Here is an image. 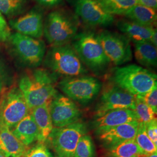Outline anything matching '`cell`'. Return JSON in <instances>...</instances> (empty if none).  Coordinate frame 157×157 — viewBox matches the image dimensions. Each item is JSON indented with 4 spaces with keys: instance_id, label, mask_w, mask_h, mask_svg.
I'll return each instance as SVG.
<instances>
[{
    "instance_id": "obj_1",
    "label": "cell",
    "mask_w": 157,
    "mask_h": 157,
    "mask_svg": "<svg viewBox=\"0 0 157 157\" xmlns=\"http://www.w3.org/2000/svg\"><path fill=\"white\" fill-rule=\"evenodd\" d=\"M56 75L38 68L24 74L19 82V89L30 110L50 102L57 94Z\"/></svg>"
},
{
    "instance_id": "obj_2",
    "label": "cell",
    "mask_w": 157,
    "mask_h": 157,
    "mask_svg": "<svg viewBox=\"0 0 157 157\" xmlns=\"http://www.w3.org/2000/svg\"><path fill=\"white\" fill-rule=\"evenodd\" d=\"M112 80L116 86L134 96L146 94L157 86L155 73L134 64L114 68Z\"/></svg>"
},
{
    "instance_id": "obj_3",
    "label": "cell",
    "mask_w": 157,
    "mask_h": 157,
    "mask_svg": "<svg viewBox=\"0 0 157 157\" xmlns=\"http://www.w3.org/2000/svg\"><path fill=\"white\" fill-rule=\"evenodd\" d=\"M72 47L82 62L97 74L104 73L109 67L108 58L97 34L92 32L78 33L74 38Z\"/></svg>"
},
{
    "instance_id": "obj_4",
    "label": "cell",
    "mask_w": 157,
    "mask_h": 157,
    "mask_svg": "<svg viewBox=\"0 0 157 157\" xmlns=\"http://www.w3.org/2000/svg\"><path fill=\"white\" fill-rule=\"evenodd\" d=\"M44 64L52 73L65 78L76 77L87 73L83 63L72 46L69 44L51 47L45 56Z\"/></svg>"
},
{
    "instance_id": "obj_5",
    "label": "cell",
    "mask_w": 157,
    "mask_h": 157,
    "mask_svg": "<svg viewBox=\"0 0 157 157\" xmlns=\"http://www.w3.org/2000/svg\"><path fill=\"white\" fill-rule=\"evenodd\" d=\"M78 31L76 17L61 10L50 12L44 23L43 34L51 47L68 44L78 34Z\"/></svg>"
},
{
    "instance_id": "obj_6",
    "label": "cell",
    "mask_w": 157,
    "mask_h": 157,
    "mask_svg": "<svg viewBox=\"0 0 157 157\" xmlns=\"http://www.w3.org/2000/svg\"><path fill=\"white\" fill-rule=\"evenodd\" d=\"M86 124L78 121L62 128H54L47 140L55 157H74L80 137L87 133Z\"/></svg>"
},
{
    "instance_id": "obj_7",
    "label": "cell",
    "mask_w": 157,
    "mask_h": 157,
    "mask_svg": "<svg viewBox=\"0 0 157 157\" xmlns=\"http://www.w3.org/2000/svg\"><path fill=\"white\" fill-rule=\"evenodd\" d=\"M58 86L68 98L82 104L93 100L102 88L98 78L86 75L65 78L59 82Z\"/></svg>"
},
{
    "instance_id": "obj_8",
    "label": "cell",
    "mask_w": 157,
    "mask_h": 157,
    "mask_svg": "<svg viewBox=\"0 0 157 157\" xmlns=\"http://www.w3.org/2000/svg\"><path fill=\"white\" fill-rule=\"evenodd\" d=\"M30 112L22 92L16 86L4 92L0 99V123L12 129Z\"/></svg>"
},
{
    "instance_id": "obj_9",
    "label": "cell",
    "mask_w": 157,
    "mask_h": 157,
    "mask_svg": "<svg viewBox=\"0 0 157 157\" xmlns=\"http://www.w3.org/2000/svg\"><path fill=\"white\" fill-rule=\"evenodd\" d=\"M9 40L17 56L26 65L37 67L43 62L45 45L42 40L17 32L11 34Z\"/></svg>"
},
{
    "instance_id": "obj_10",
    "label": "cell",
    "mask_w": 157,
    "mask_h": 157,
    "mask_svg": "<svg viewBox=\"0 0 157 157\" xmlns=\"http://www.w3.org/2000/svg\"><path fill=\"white\" fill-rule=\"evenodd\" d=\"M97 35L108 58L115 65H123L132 59L130 40L125 36L108 30Z\"/></svg>"
},
{
    "instance_id": "obj_11",
    "label": "cell",
    "mask_w": 157,
    "mask_h": 157,
    "mask_svg": "<svg viewBox=\"0 0 157 157\" xmlns=\"http://www.w3.org/2000/svg\"><path fill=\"white\" fill-rule=\"evenodd\" d=\"M50 113L54 128H62L76 123L82 115L73 100L58 93L50 102Z\"/></svg>"
},
{
    "instance_id": "obj_12",
    "label": "cell",
    "mask_w": 157,
    "mask_h": 157,
    "mask_svg": "<svg viewBox=\"0 0 157 157\" xmlns=\"http://www.w3.org/2000/svg\"><path fill=\"white\" fill-rule=\"evenodd\" d=\"M73 4L77 15L89 26H107L115 21L98 0H73Z\"/></svg>"
},
{
    "instance_id": "obj_13",
    "label": "cell",
    "mask_w": 157,
    "mask_h": 157,
    "mask_svg": "<svg viewBox=\"0 0 157 157\" xmlns=\"http://www.w3.org/2000/svg\"><path fill=\"white\" fill-rule=\"evenodd\" d=\"M135 108V96L115 85L108 87L102 93L95 108V118L112 110L119 109L134 110Z\"/></svg>"
},
{
    "instance_id": "obj_14",
    "label": "cell",
    "mask_w": 157,
    "mask_h": 157,
    "mask_svg": "<svg viewBox=\"0 0 157 157\" xmlns=\"http://www.w3.org/2000/svg\"><path fill=\"white\" fill-rule=\"evenodd\" d=\"M10 24L17 33L34 39H40L43 35V15L37 9H34L18 18L11 19Z\"/></svg>"
},
{
    "instance_id": "obj_15",
    "label": "cell",
    "mask_w": 157,
    "mask_h": 157,
    "mask_svg": "<svg viewBox=\"0 0 157 157\" xmlns=\"http://www.w3.org/2000/svg\"><path fill=\"white\" fill-rule=\"evenodd\" d=\"M139 124V122L135 121L113 127L97 135L101 144L108 150L124 141L135 139Z\"/></svg>"
},
{
    "instance_id": "obj_16",
    "label": "cell",
    "mask_w": 157,
    "mask_h": 157,
    "mask_svg": "<svg viewBox=\"0 0 157 157\" xmlns=\"http://www.w3.org/2000/svg\"><path fill=\"white\" fill-rule=\"evenodd\" d=\"M137 121L135 112L130 109H119L110 111L100 117L95 118L93 128L96 135L122 124Z\"/></svg>"
},
{
    "instance_id": "obj_17",
    "label": "cell",
    "mask_w": 157,
    "mask_h": 157,
    "mask_svg": "<svg viewBox=\"0 0 157 157\" xmlns=\"http://www.w3.org/2000/svg\"><path fill=\"white\" fill-rule=\"evenodd\" d=\"M117 26L130 41L137 42H151L154 34L157 33L154 28L146 26L129 20L119 21Z\"/></svg>"
},
{
    "instance_id": "obj_18",
    "label": "cell",
    "mask_w": 157,
    "mask_h": 157,
    "mask_svg": "<svg viewBox=\"0 0 157 157\" xmlns=\"http://www.w3.org/2000/svg\"><path fill=\"white\" fill-rule=\"evenodd\" d=\"M0 151L6 157H24L28 147L17 139L11 129L0 123Z\"/></svg>"
},
{
    "instance_id": "obj_19",
    "label": "cell",
    "mask_w": 157,
    "mask_h": 157,
    "mask_svg": "<svg viewBox=\"0 0 157 157\" xmlns=\"http://www.w3.org/2000/svg\"><path fill=\"white\" fill-rule=\"evenodd\" d=\"M50 102L30 110L39 130L37 141L40 143H45L54 128L50 113Z\"/></svg>"
},
{
    "instance_id": "obj_20",
    "label": "cell",
    "mask_w": 157,
    "mask_h": 157,
    "mask_svg": "<svg viewBox=\"0 0 157 157\" xmlns=\"http://www.w3.org/2000/svg\"><path fill=\"white\" fill-rule=\"evenodd\" d=\"M11 130L17 139L27 147L38 139L39 130L30 112Z\"/></svg>"
},
{
    "instance_id": "obj_21",
    "label": "cell",
    "mask_w": 157,
    "mask_h": 157,
    "mask_svg": "<svg viewBox=\"0 0 157 157\" xmlns=\"http://www.w3.org/2000/svg\"><path fill=\"white\" fill-rule=\"evenodd\" d=\"M124 16L129 21L146 26L154 28L157 25L156 11L139 4L133 6Z\"/></svg>"
},
{
    "instance_id": "obj_22",
    "label": "cell",
    "mask_w": 157,
    "mask_h": 157,
    "mask_svg": "<svg viewBox=\"0 0 157 157\" xmlns=\"http://www.w3.org/2000/svg\"><path fill=\"white\" fill-rule=\"evenodd\" d=\"M134 43L135 58L137 61L145 67H157V47L150 42Z\"/></svg>"
},
{
    "instance_id": "obj_23",
    "label": "cell",
    "mask_w": 157,
    "mask_h": 157,
    "mask_svg": "<svg viewBox=\"0 0 157 157\" xmlns=\"http://www.w3.org/2000/svg\"><path fill=\"white\" fill-rule=\"evenodd\" d=\"M108 150V155L113 157H141L146 155L135 139L124 141Z\"/></svg>"
},
{
    "instance_id": "obj_24",
    "label": "cell",
    "mask_w": 157,
    "mask_h": 157,
    "mask_svg": "<svg viewBox=\"0 0 157 157\" xmlns=\"http://www.w3.org/2000/svg\"><path fill=\"white\" fill-rule=\"evenodd\" d=\"M107 12L114 15H124L133 6L137 0H98Z\"/></svg>"
},
{
    "instance_id": "obj_25",
    "label": "cell",
    "mask_w": 157,
    "mask_h": 157,
    "mask_svg": "<svg viewBox=\"0 0 157 157\" xmlns=\"http://www.w3.org/2000/svg\"><path fill=\"white\" fill-rule=\"evenodd\" d=\"M27 6L26 0H0V12L9 17L22 14Z\"/></svg>"
},
{
    "instance_id": "obj_26",
    "label": "cell",
    "mask_w": 157,
    "mask_h": 157,
    "mask_svg": "<svg viewBox=\"0 0 157 157\" xmlns=\"http://www.w3.org/2000/svg\"><path fill=\"white\" fill-rule=\"evenodd\" d=\"M135 140L146 155L157 152V146L154 144L147 134L146 124L139 123Z\"/></svg>"
},
{
    "instance_id": "obj_27",
    "label": "cell",
    "mask_w": 157,
    "mask_h": 157,
    "mask_svg": "<svg viewBox=\"0 0 157 157\" xmlns=\"http://www.w3.org/2000/svg\"><path fill=\"white\" fill-rule=\"evenodd\" d=\"M74 157H96L95 146L89 135L82 136L76 146Z\"/></svg>"
},
{
    "instance_id": "obj_28",
    "label": "cell",
    "mask_w": 157,
    "mask_h": 157,
    "mask_svg": "<svg viewBox=\"0 0 157 157\" xmlns=\"http://www.w3.org/2000/svg\"><path fill=\"white\" fill-rule=\"evenodd\" d=\"M139 123L146 124L155 118V113L144 101L135 97V108L133 110Z\"/></svg>"
},
{
    "instance_id": "obj_29",
    "label": "cell",
    "mask_w": 157,
    "mask_h": 157,
    "mask_svg": "<svg viewBox=\"0 0 157 157\" xmlns=\"http://www.w3.org/2000/svg\"><path fill=\"white\" fill-rule=\"evenodd\" d=\"M24 157H55L44 143H39L29 150Z\"/></svg>"
},
{
    "instance_id": "obj_30",
    "label": "cell",
    "mask_w": 157,
    "mask_h": 157,
    "mask_svg": "<svg viewBox=\"0 0 157 157\" xmlns=\"http://www.w3.org/2000/svg\"><path fill=\"white\" fill-rule=\"evenodd\" d=\"M135 97L144 101L152 109L154 112L157 114V86H155L152 90L143 95H137Z\"/></svg>"
},
{
    "instance_id": "obj_31",
    "label": "cell",
    "mask_w": 157,
    "mask_h": 157,
    "mask_svg": "<svg viewBox=\"0 0 157 157\" xmlns=\"http://www.w3.org/2000/svg\"><path fill=\"white\" fill-rule=\"evenodd\" d=\"M11 35L10 26L4 15L0 12V43L9 40Z\"/></svg>"
},
{
    "instance_id": "obj_32",
    "label": "cell",
    "mask_w": 157,
    "mask_h": 157,
    "mask_svg": "<svg viewBox=\"0 0 157 157\" xmlns=\"http://www.w3.org/2000/svg\"><path fill=\"white\" fill-rule=\"evenodd\" d=\"M147 134L154 144L157 146V120L154 118L151 121L146 124Z\"/></svg>"
},
{
    "instance_id": "obj_33",
    "label": "cell",
    "mask_w": 157,
    "mask_h": 157,
    "mask_svg": "<svg viewBox=\"0 0 157 157\" xmlns=\"http://www.w3.org/2000/svg\"><path fill=\"white\" fill-rule=\"evenodd\" d=\"M137 3L157 11V0H137Z\"/></svg>"
},
{
    "instance_id": "obj_34",
    "label": "cell",
    "mask_w": 157,
    "mask_h": 157,
    "mask_svg": "<svg viewBox=\"0 0 157 157\" xmlns=\"http://www.w3.org/2000/svg\"><path fill=\"white\" fill-rule=\"evenodd\" d=\"M40 4L48 7H54L58 6L63 0H36Z\"/></svg>"
},
{
    "instance_id": "obj_35",
    "label": "cell",
    "mask_w": 157,
    "mask_h": 157,
    "mask_svg": "<svg viewBox=\"0 0 157 157\" xmlns=\"http://www.w3.org/2000/svg\"><path fill=\"white\" fill-rule=\"evenodd\" d=\"M2 89H3V80H2V75L0 69V92L2 91Z\"/></svg>"
},
{
    "instance_id": "obj_36",
    "label": "cell",
    "mask_w": 157,
    "mask_h": 157,
    "mask_svg": "<svg viewBox=\"0 0 157 157\" xmlns=\"http://www.w3.org/2000/svg\"><path fill=\"white\" fill-rule=\"evenodd\" d=\"M141 157H157V152H155V153H153V154H150V155H144V156Z\"/></svg>"
},
{
    "instance_id": "obj_37",
    "label": "cell",
    "mask_w": 157,
    "mask_h": 157,
    "mask_svg": "<svg viewBox=\"0 0 157 157\" xmlns=\"http://www.w3.org/2000/svg\"><path fill=\"white\" fill-rule=\"evenodd\" d=\"M0 157H6L5 155L0 151Z\"/></svg>"
},
{
    "instance_id": "obj_38",
    "label": "cell",
    "mask_w": 157,
    "mask_h": 157,
    "mask_svg": "<svg viewBox=\"0 0 157 157\" xmlns=\"http://www.w3.org/2000/svg\"><path fill=\"white\" fill-rule=\"evenodd\" d=\"M112 157V156H110V155H107V156H106V157Z\"/></svg>"
}]
</instances>
